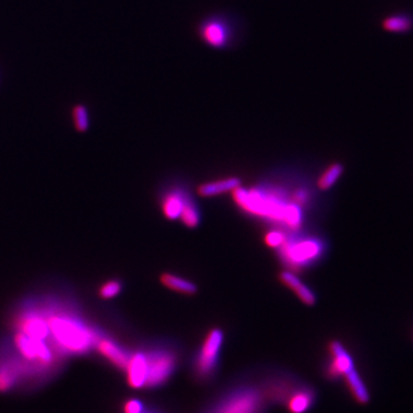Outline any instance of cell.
<instances>
[{"mask_svg": "<svg viewBox=\"0 0 413 413\" xmlns=\"http://www.w3.org/2000/svg\"><path fill=\"white\" fill-rule=\"evenodd\" d=\"M343 173V166L341 163H332L330 167L325 170L324 173H321V177L317 181L318 188L323 191L330 190L333 188V185L336 181H339Z\"/></svg>", "mask_w": 413, "mask_h": 413, "instance_id": "cell-20", "label": "cell"}, {"mask_svg": "<svg viewBox=\"0 0 413 413\" xmlns=\"http://www.w3.org/2000/svg\"><path fill=\"white\" fill-rule=\"evenodd\" d=\"M121 291H122V284L117 280H112V281L104 284L100 289V296L104 300H108V299H113L119 295Z\"/></svg>", "mask_w": 413, "mask_h": 413, "instance_id": "cell-25", "label": "cell"}, {"mask_svg": "<svg viewBox=\"0 0 413 413\" xmlns=\"http://www.w3.org/2000/svg\"><path fill=\"white\" fill-rule=\"evenodd\" d=\"M385 31L392 33H407L413 29V16L409 13L388 15L381 22Z\"/></svg>", "mask_w": 413, "mask_h": 413, "instance_id": "cell-15", "label": "cell"}, {"mask_svg": "<svg viewBox=\"0 0 413 413\" xmlns=\"http://www.w3.org/2000/svg\"><path fill=\"white\" fill-rule=\"evenodd\" d=\"M188 194L185 193L184 191L175 188V190L170 191L169 193L166 194L163 201H162V211H163L164 216L168 220H179L181 210L184 207L186 200H188Z\"/></svg>", "mask_w": 413, "mask_h": 413, "instance_id": "cell-13", "label": "cell"}, {"mask_svg": "<svg viewBox=\"0 0 413 413\" xmlns=\"http://www.w3.org/2000/svg\"><path fill=\"white\" fill-rule=\"evenodd\" d=\"M18 330L21 333L37 340H46L50 334L46 317L36 311L24 312L18 318Z\"/></svg>", "mask_w": 413, "mask_h": 413, "instance_id": "cell-8", "label": "cell"}, {"mask_svg": "<svg viewBox=\"0 0 413 413\" xmlns=\"http://www.w3.org/2000/svg\"><path fill=\"white\" fill-rule=\"evenodd\" d=\"M257 407V397L254 394H244L226 405L222 413H254Z\"/></svg>", "mask_w": 413, "mask_h": 413, "instance_id": "cell-17", "label": "cell"}, {"mask_svg": "<svg viewBox=\"0 0 413 413\" xmlns=\"http://www.w3.org/2000/svg\"><path fill=\"white\" fill-rule=\"evenodd\" d=\"M179 220H181V223L184 224L185 226H188L190 229H194L200 224L201 216H200L199 208L196 207L191 196H188L184 207H183Z\"/></svg>", "mask_w": 413, "mask_h": 413, "instance_id": "cell-19", "label": "cell"}, {"mask_svg": "<svg viewBox=\"0 0 413 413\" xmlns=\"http://www.w3.org/2000/svg\"><path fill=\"white\" fill-rule=\"evenodd\" d=\"M75 128L80 132H85L90 127V117L87 108L84 104H77L73 109Z\"/></svg>", "mask_w": 413, "mask_h": 413, "instance_id": "cell-21", "label": "cell"}, {"mask_svg": "<svg viewBox=\"0 0 413 413\" xmlns=\"http://www.w3.org/2000/svg\"><path fill=\"white\" fill-rule=\"evenodd\" d=\"M15 345L26 360H36L45 366L53 363V351L44 340L33 339L20 332L15 336Z\"/></svg>", "mask_w": 413, "mask_h": 413, "instance_id": "cell-7", "label": "cell"}, {"mask_svg": "<svg viewBox=\"0 0 413 413\" xmlns=\"http://www.w3.org/2000/svg\"><path fill=\"white\" fill-rule=\"evenodd\" d=\"M233 200L239 208L256 218L283 224L287 229H300L304 223V208L286 196L280 188H242L233 191Z\"/></svg>", "mask_w": 413, "mask_h": 413, "instance_id": "cell-1", "label": "cell"}, {"mask_svg": "<svg viewBox=\"0 0 413 413\" xmlns=\"http://www.w3.org/2000/svg\"><path fill=\"white\" fill-rule=\"evenodd\" d=\"M128 381L134 388H143L147 384V358L143 353L131 355L128 365L125 368Z\"/></svg>", "mask_w": 413, "mask_h": 413, "instance_id": "cell-9", "label": "cell"}, {"mask_svg": "<svg viewBox=\"0 0 413 413\" xmlns=\"http://www.w3.org/2000/svg\"><path fill=\"white\" fill-rule=\"evenodd\" d=\"M147 358V384L154 387L163 384L173 375L176 365V357L171 351L154 350L146 354Z\"/></svg>", "mask_w": 413, "mask_h": 413, "instance_id": "cell-5", "label": "cell"}, {"mask_svg": "<svg viewBox=\"0 0 413 413\" xmlns=\"http://www.w3.org/2000/svg\"><path fill=\"white\" fill-rule=\"evenodd\" d=\"M345 377L357 401L360 402L362 404L368 403L370 401V392L364 381L362 380V377L358 375V372L354 369L349 372L348 375H345Z\"/></svg>", "mask_w": 413, "mask_h": 413, "instance_id": "cell-18", "label": "cell"}, {"mask_svg": "<svg viewBox=\"0 0 413 413\" xmlns=\"http://www.w3.org/2000/svg\"><path fill=\"white\" fill-rule=\"evenodd\" d=\"M311 403V396L306 392H299L293 396V399L289 402V409L293 413H304L309 409Z\"/></svg>", "mask_w": 413, "mask_h": 413, "instance_id": "cell-23", "label": "cell"}, {"mask_svg": "<svg viewBox=\"0 0 413 413\" xmlns=\"http://www.w3.org/2000/svg\"><path fill=\"white\" fill-rule=\"evenodd\" d=\"M95 347H97L99 353L102 356L108 358L117 368L125 369L127 365H128L131 355L128 354V351H125L124 349L121 348L117 342H114L113 340L99 338L98 341L95 343Z\"/></svg>", "mask_w": 413, "mask_h": 413, "instance_id": "cell-11", "label": "cell"}, {"mask_svg": "<svg viewBox=\"0 0 413 413\" xmlns=\"http://www.w3.org/2000/svg\"><path fill=\"white\" fill-rule=\"evenodd\" d=\"M125 413H143L144 407L138 399H131L125 405Z\"/></svg>", "mask_w": 413, "mask_h": 413, "instance_id": "cell-26", "label": "cell"}, {"mask_svg": "<svg viewBox=\"0 0 413 413\" xmlns=\"http://www.w3.org/2000/svg\"><path fill=\"white\" fill-rule=\"evenodd\" d=\"M161 283L171 291H178L181 294L193 295L198 291L195 284L184 279L176 274H163L161 276Z\"/></svg>", "mask_w": 413, "mask_h": 413, "instance_id": "cell-16", "label": "cell"}, {"mask_svg": "<svg viewBox=\"0 0 413 413\" xmlns=\"http://www.w3.org/2000/svg\"><path fill=\"white\" fill-rule=\"evenodd\" d=\"M50 334L59 350L70 354H84L95 345L100 336L83 321L69 315L51 313L48 318Z\"/></svg>", "mask_w": 413, "mask_h": 413, "instance_id": "cell-2", "label": "cell"}, {"mask_svg": "<svg viewBox=\"0 0 413 413\" xmlns=\"http://www.w3.org/2000/svg\"><path fill=\"white\" fill-rule=\"evenodd\" d=\"M286 233L284 231H280V230H272V231H269L264 237L265 244L267 246L271 247V248H276L278 250L281 245L284 244V241L286 240Z\"/></svg>", "mask_w": 413, "mask_h": 413, "instance_id": "cell-24", "label": "cell"}, {"mask_svg": "<svg viewBox=\"0 0 413 413\" xmlns=\"http://www.w3.org/2000/svg\"><path fill=\"white\" fill-rule=\"evenodd\" d=\"M240 179L237 178V177L218 179V181L200 185L199 188H198V193L201 196H205V198H210V196L233 192L235 188H238L240 186Z\"/></svg>", "mask_w": 413, "mask_h": 413, "instance_id": "cell-14", "label": "cell"}, {"mask_svg": "<svg viewBox=\"0 0 413 413\" xmlns=\"http://www.w3.org/2000/svg\"><path fill=\"white\" fill-rule=\"evenodd\" d=\"M18 373L11 366H0V392H7L14 386Z\"/></svg>", "mask_w": 413, "mask_h": 413, "instance_id": "cell-22", "label": "cell"}, {"mask_svg": "<svg viewBox=\"0 0 413 413\" xmlns=\"http://www.w3.org/2000/svg\"><path fill=\"white\" fill-rule=\"evenodd\" d=\"M223 332L220 328L211 330L208 336H205L203 348L196 360V369L200 375H209L214 371L223 345Z\"/></svg>", "mask_w": 413, "mask_h": 413, "instance_id": "cell-6", "label": "cell"}, {"mask_svg": "<svg viewBox=\"0 0 413 413\" xmlns=\"http://www.w3.org/2000/svg\"><path fill=\"white\" fill-rule=\"evenodd\" d=\"M198 35L209 48L224 50L231 48L235 43L237 26L225 15H211L200 22Z\"/></svg>", "mask_w": 413, "mask_h": 413, "instance_id": "cell-4", "label": "cell"}, {"mask_svg": "<svg viewBox=\"0 0 413 413\" xmlns=\"http://www.w3.org/2000/svg\"><path fill=\"white\" fill-rule=\"evenodd\" d=\"M280 280L284 285L294 291L296 296L306 306H313L316 304V295L311 289L301 281L300 278L291 271H283L280 274Z\"/></svg>", "mask_w": 413, "mask_h": 413, "instance_id": "cell-12", "label": "cell"}, {"mask_svg": "<svg viewBox=\"0 0 413 413\" xmlns=\"http://www.w3.org/2000/svg\"><path fill=\"white\" fill-rule=\"evenodd\" d=\"M280 259L293 269L306 268L321 259L325 252L324 241L313 237H286L278 248Z\"/></svg>", "mask_w": 413, "mask_h": 413, "instance_id": "cell-3", "label": "cell"}, {"mask_svg": "<svg viewBox=\"0 0 413 413\" xmlns=\"http://www.w3.org/2000/svg\"><path fill=\"white\" fill-rule=\"evenodd\" d=\"M330 348L331 353L333 355V362L330 368V375L332 377L347 375L355 369L354 360L340 342H332Z\"/></svg>", "mask_w": 413, "mask_h": 413, "instance_id": "cell-10", "label": "cell"}]
</instances>
